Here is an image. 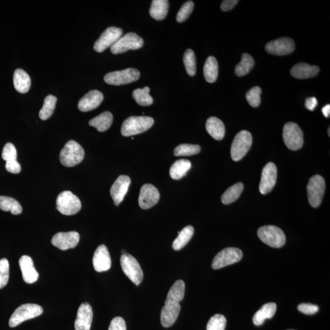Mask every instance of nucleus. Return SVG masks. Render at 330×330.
Masks as SVG:
<instances>
[{"label": "nucleus", "instance_id": "obj_1", "mask_svg": "<svg viewBox=\"0 0 330 330\" xmlns=\"http://www.w3.org/2000/svg\"><path fill=\"white\" fill-rule=\"evenodd\" d=\"M85 157V150L77 142L68 141L61 150L60 160L61 164L66 167H73L83 161Z\"/></svg>", "mask_w": 330, "mask_h": 330}, {"label": "nucleus", "instance_id": "obj_2", "mask_svg": "<svg viewBox=\"0 0 330 330\" xmlns=\"http://www.w3.org/2000/svg\"><path fill=\"white\" fill-rule=\"evenodd\" d=\"M154 123V119L149 116L129 117L123 122L121 134L124 137H131L141 134L152 128Z\"/></svg>", "mask_w": 330, "mask_h": 330}, {"label": "nucleus", "instance_id": "obj_3", "mask_svg": "<svg viewBox=\"0 0 330 330\" xmlns=\"http://www.w3.org/2000/svg\"><path fill=\"white\" fill-rule=\"evenodd\" d=\"M43 313V308L38 304L27 303L17 308L11 317L9 325L11 328L19 325L26 320L35 318Z\"/></svg>", "mask_w": 330, "mask_h": 330}, {"label": "nucleus", "instance_id": "obj_4", "mask_svg": "<svg viewBox=\"0 0 330 330\" xmlns=\"http://www.w3.org/2000/svg\"><path fill=\"white\" fill-rule=\"evenodd\" d=\"M258 236L262 242L271 247L279 248L286 243L285 233L280 228L273 225L261 227L258 231Z\"/></svg>", "mask_w": 330, "mask_h": 330}, {"label": "nucleus", "instance_id": "obj_5", "mask_svg": "<svg viewBox=\"0 0 330 330\" xmlns=\"http://www.w3.org/2000/svg\"><path fill=\"white\" fill-rule=\"evenodd\" d=\"M252 143V135L248 131H242L234 138L231 148V155L234 161L238 162L248 153Z\"/></svg>", "mask_w": 330, "mask_h": 330}, {"label": "nucleus", "instance_id": "obj_6", "mask_svg": "<svg viewBox=\"0 0 330 330\" xmlns=\"http://www.w3.org/2000/svg\"><path fill=\"white\" fill-rule=\"evenodd\" d=\"M57 209L61 214L73 215L82 208V204L78 197L70 191H64L58 196L56 200Z\"/></svg>", "mask_w": 330, "mask_h": 330}, {"label": "nucleus", "instance_id": "obj_7", "mask_svg": "<svg viewBox=\"0 0 330 330\" xmlns=\"http://www.w3.org/2000/svg\"><path fill=\"white\" fill-rule=\"evenodd\" d=\"M283 137L286 146L290 150H297L303 146V133L296 123H286L284 126Z\"/></svg>", "mask_w": 330, "mask_h": 330}, {"label": "nucleus", "instance_id": "obj_8", "mask_svg": "<svg viewBox=\"0 0 330 330\" xmlns=\"http://www.w3.org/2000/svg\"><path fill=\"white\" fill-rule=\"evenodd\" d=\"M325 190V182L321 175L317 174L311 177L308 184L307 192L310 205L318 208L322 201Z\"/></svg>", "mask_w": 330, "mask_h": 330}, {"label": "nucleus", "instance_id": "obj_9", "mask_svg": "<svg viewBox=\"0 0 330 330\" xmlns=\"http://www.w3.org/2000/svg\"><path fill=\"white\" fill-rule=\"evenodd\" d=\"M121 265L124 274L136 286L140 285L143 280V272L140 264L134 257L128 253L122 255Z\"/></svg>", "mask_w": 330, "mask_h": 330}, {"label": "nucleus", "instance_id": "obj_10", "mask_svg": "<svg viewBox=\"0 0 330 330\" xmlns=\"http://www.w3.org/2000/svg\"><path fill=\"white\" fill-rule=\"evenodd\" d=\"M140 77V71L134 68H129L107 73L104 77V81L107 84L119 86L137 81Z\"/></svg>", "mask_w": 330, "mask_h": 330}, {"label": "nucleus", "instance_id": "obj_11", "mask_svg": "<svg viewBox=\"0 0 330 330\" xmlns=\"http://www.w3.org/2000/svg\"><path fill=\"white\" fill-rule=\"evenodd\" d=\"M143 45V39L140 36L134 33H129L111 47V52L115 55L123 54L130 50H138Z\"/></svg>", "mask_w": 330, "mask_h": 330}, {"label": "nucleus", "instance_id": "obj_12", "mask_svg": "<svg viewBox=\"0 0 330 330\" xmlns=\"http://www.w3.org/2000/svg\"><path fill=\"white\" fill-rule=\"evenodd\" d=\"M243 258V252L237 248H226L223 249L215 256L212 261L213 269L218 270L220 268L238 263Z\"/></svg>", "mask_w": 330, "mask_h": 330}, {"label": "nucleus", "instance_id": "obj_13", "mask_svg": "<svg viewBox=\"0 0 330 330\" xmlns=\"http://www.w3.org/2000/svg\"><path fill=\"white\" fill-rule=\"evenodd\" d=\"M123 31L121 29L115 27L108 28L101 34L99 39L95 41L94 49L98 53H101L107 48L112 47L121 38Z\"/></svg>", "mask_w": 330, "mask_h": 330}, {"label": "nucleus", "instance_id": "obj_14", "mask_svg": "<svg viewBox=\"0 0 330 330\" xmlns=\"http://www.w3.org/2000/svg\"><path fill=\"white\" fill-rule=\"evenodd\" d=\"M265 48L268 54L283 56L294 52L295 43L292 39L284 37L267 43Z\"/></svg>", "mask_w": 330, "mask_h": 330}, {"label": "nucleus", "instance_id": "obj_15", "mask_svg": "<svg viewBox=\"0 0 330 330\" xmlns=\"http://www.w3.org/2000/svg\"><path fill=\"white\" fill-rule=\"evenodd\" d=\"M160 199L158 189L153 185L146 184L141 188L139 195V206L143 209H148L157 205Z\"/></svg>", "mask_w": 330, "mask_h": 330}, {"label": "nucleus", "instance_id": "obj_16", "mask_svg": "<svg viewBox=\"0 0 330 330\" xmlns=\"http://www.w3.org/2000/svg\"><path fill=\"white\" fill-rule=\"evenodd\" d=\"M277 179V168L274 163H268L262 172L260 191L263 195L271 192L275 186Z\"/></svg>", "mask_w": 330, "mask_h": 330}, {"label": "nucleus", "instance_id": "obj_17", "mask_svg": "<svg viewBox=\"0 0 330 330\" xmlns=\"http://www.w3.org/2000/svg\"><path fill=\"white\" fill-rule=\"evenodd\" d=\"M80 240L79 234L75 231L67 233H58L53 237L52 243L61 250L75 248L79 244Z\"/></svg>", "mask_w": 330, "mask_h": 330}, {"label": "nucleus", "instance_id": "obj_18", "mask_svg": "<svg viewBox=\"0 0 330 330\" xmlns=\"http://www.w3.org/2000/svg\"><path fill=\"white\" fill-rule=\"evenodd\" d=\"M131 183L130 177L128 175H121L112 185L110 189V195L116 206H118L124 199Z\"/></svg>", "mask_w": 330, "mask_h": 330}, {"label": "nucleus", "instance_id": "obj_19", "mask_svg": "<svg viewBox=\"0 0 330 330\" xmlns=\"http://www.w3.org/2000/svg\"><path fill=\"white\" fill-rule=\"evenodd\" d=\"M93 311L87 302L80 305L75 322V330H90Z\"/></svg>", "mask_w": 330, "mask_h": 330}, {"label": "nucleus", "instance_id": "obj_20", "mask_svg": "<svg viewBox=\"0 0 330 330\" xmlns=\"http://www.w3.org/2000/svg\"><path fill=\"white\" fill-rule=\"evenodd\" d=\"M92 264L95 270L97 272H103L110 270L112 266V260L109 249L106 245L98 246L92 259Z\"/></svg>", "mask_w": 330, "mask_h": 330}, {"label": "nucleus", "instance_id": "obj_21", "mask_svg": "<svg viewBox=\"0 0 330 330\" xmlns=\"http://www.w3.org/2000/svg\"><path fill=\"white\" fill-rule=\"evenodd\" d=\"M181 308L180 303L165 301L160 316L162 326L169 328L173 325L180 314Z\"/></svg>", "mask_w": 330, "mask_h": 330}, {"label": "nucleus", "instance_id": "obj_22", "mask_svg": "<svg viewBox=\"0 0 330 330\" xmlns=\"http://www.w3.org/2000/svg\"><path fill=\"white\" fill-rule=\"evenodd\" d=\"M104 95L97 90H92L85 94L80 100L78 108L83 112H88L93 110L103 103Z\"/></svg>", "mask_w": 330, "mask_h": 330}, {"label": "nucleus", "instance_id": "obj_23", "mask_svg": "<svg viewBox=\"0 0 330 330\" xmlns=\"http://www.w3.org/2000/svg\"><path fill=\"white\" fill-rule=\"evenodd\" d=\"M18 263H19L24 282L28 284H33L38 281L39 273L36 270L32 258L27 255L22 256Z\"/></svg>", "mask_w": 330, "mask_h": 330}, {"label": "nucleus", "instance_id": "obj_24", "mask_svg": "<svg viewBox=\"0 0 330 330\" xmlns=\"http://www.w3.org/2000/svg\"><path fill=\"white\" fill-rule=\"evenodd\" d=\"M319 67L317 66H311L305 63L295 64L291 70V74L293 77L298 79H306L312 78L319 72Z\"/></svg>", "mask_w": 330, "mask_h": 330}, {"label": "nucleus", "instance_id": "obj_25", "mask_svg": "<svg viewBox=\"0 0 330 330\" xmlns=\"http://www.w3.org/2000/svg\"><path fill=\"white\" fill-rule=\"evenodd\" d=\"M14 86L16 91L24 94L29 92L31 87V79L26 71L21 69L15 70L13 77Z\"/></svg>", "mask_w": 330, "mask_h": 330}, {"label": "nucleus", "instance_id": "obj_26", "mask_svg": "<svg viewBox=\"0 0 330 330\" xmlns=\"http://www.w3.org/2000/svg\"><path fill=\"white\" fill-rule=\"evenodd\" d=\"M206 128L211 137L216 140H221L224 137L225 127L223 122L216 117L207 120Z\"/></svg>", "mask_w": 330, "mask_h": 330}, {"label": "nucleus", "instance_id": "obj_27", "mask_svg": "<svg viewBox=\"0 0 330 330\" xmlns=\"http://www.w3.org/2000/svg\"><path fill=\"white\" fill-rule=\"evenodd\" d=\"M276 311V304L274 303H268L263 305L253 316V323L255 325H263L267 319H271Z\"/></svg>", "mask_w": 330, "mask_h": 330}, {"label": "nucleus", "instance_id": "obj_28", "mask_svg": "<svg viewBox=\"0 0 330 330\" xmlns=\"http://www.w3.org/2000/svg\"><path fill=\"white\" fill-rule=\"evenodd\" d=\"M169 9L168 0H153L151 4L149 14L156 20L165 19Z\"/></svg>", "mask_w": 330, "mask_h": 330}, {"label": "nucleus", "instance_id": "obj_29", "mask_svg": "<svg viewBox=\"0 0 330 330\" xmlns=\"http://www.w3.org/2000/svg\"><path fill=\"white\" fill-rule=\"evenodd\" d=\"M113 116L109 112H105L89 121V125L97 129L98 132H103L109 129L113 123Z\"/></svg>", "mask_w": 330, "mask_h": 330}, {"label": "nucleus", "instance_id": "obj_30", "mask_svg": "<svg viewBox=\"0 0 330 330\" xmlns=\"http://www.w3.org/2000/svg\"><path fill=\"white\" fill-rule=\"evenodd\" d=\"M192 166V163L189 160L181 159L177 160L171 166L169 169V174L172 179L179 180L186 175L188 171Z\"/></svg>", "mask_w": 330, "mask_h": 330}, {"label": "nucleus", "instance_id": "obj_31", "mask_svg": "<svg viewBox=\"0 0 330 330\" xmlns=\"http://www.w3.org/2000/svg\"><path fill=\"white\" fill-rule=\"evenodd\" d=\"M204 75L207 82L214 83L218 75V64L214 57H209L204 66Z\"/></svg>", "mask_w": 330, "mask_h": 330}, {"label": "nucleus", "instance_id": "obj_32", "mask_svg": "<svg viewBox=\"0 0 330 330\" xmlns=\"http://www.w3.org/2000/svg\"><path fill=\"white\" fill-rule=\"evenodd\" d=\"M186 285L183 280H177L169 290L166 301L180 303L183 300Z\"/></svg>", "mask_w": 330, "mask_h": 330}, {"label": "nucleus", "instance_id": "obj_33", "mask_svg": "<svg viewBox=\"0 0 330 330\" xmlns=\"http://www.w3.org/2000/svg\"><path fill=\"white\" fill-rule=\"evenodd\" d=\"M194 228L192 226L185 227L179 233V236L172 243V248L175 251L180 250L186 246L193 236Z\"/></svg>", "mask_w": 330, "mask_h": 330}, {"label": "nucleus", "instance_id": "obj_34", "mask_svg": "<svg viewBox=\"0 0 330 330\" xmlns=\"http://www.w3.org/2000/svg\"><path fill=\"white\" fill-rule=\"evenodd\" d=\"M0 209L11 212L13 215H19L22 212V208L16 199L5 196H0Z\"/></svg>", "mask_w": 330, "mask_h": 330}, {"label": "nucleus", "instance_id": "obj_35", "mask_svg": "<svg viewBox=\"0 0 330 330\" xmlns=\"http://www.w3.org/2000/svg\"><path fill=\"white\" fill-rule=\"evenodd\" d=\"M243 184L242 183L233 185L227 189L221 196V202L224 205H230L239 198L243 190Z\"/></svg>", "mask_w": 330, "mask_h": 330}, {"label": "nucleus", "instance_id": "obj_36", "mask_svg": "<svg viewBox=\"0 0 330 330\" xmlns=\"http://www.w3.org/2000/svg\"><path fill=\"white\" fill-rule=\"evenodd\" d=\"M255 66L253 58L247 54H243L242 60L235 68V73L238 77H243L248 74Z\"/></svg>", "mask_w": 330, "mask_h": 330}, {"label": "nucleus", "instance_id": "obj_37", "mask_svg": "<svg viewBox=\"0 0 330 330\" xmlns=\"http://www.w3.org/2000/svg\"><path fill=\"white\" fill-rule=\"evenodd\" d=\"M57 101V98L54 95H48L45 98L44 105L39 113L40 119L45 121L50 118L56 107Z\"/></svg>", "mask_w": 330, "mask_h": 330}, {"label": "nucleus", "instance_id": "obj_38", "mask_svg": "<svg viewBox=\"0 0 330 330\" xmlns=\"http://www.w3.org/2000/svg\"><path fill=\"white\" fill-rule=\"evenodd\" d=\"M150 88L146 86L143 89H137L133 92V97L136 103L141 106H149L153 104V98L149 94Z\"/></svg>", "mask_w": 330, "mask_h": 330}, {"label": "nucleus", "instance_id": "obj_39", "mask_svg": "<svg viewBox=\"0 0 330 330\" xmlns=\"http://www.w3.org/2000/svg\"><path fill=\"white\" fill-rule=\"evenodd\" d=\"M183 61L187 73L191 77L195 75L196 72V60L195 53L192 49H187L185 52Z\"/></svg>", "mask_w": 330, "mask_h": 330}, {"label": "nucleus", "instance_id": "obj_40", "mask_svg": "<svg viewBox=\"0 0 330 330\" xmlns=\"http://www.w3.org/2000/svg\"><path fill=\"white\" fill-rule=\"evenodd\" d=\"M200 151V147L197 144H182L175 148L174 154L175 156H191L198 154Z\"/></svg>", "mask_w": 330, "mask_h": 330}, {"label": "nucleus", "instance_id": "obj_41", "mask_svg": "<svg viewBox=\"0 0 330 330\" xmlns=\"http://www.w3.org/2000/svg\"><path fill=\"white\" fill-rule=\"evenodd\" d=\"M226 326V319L221 314H215L209 320L206 330H224Z\"/></svg>", "mask_w": 330, "mask_h": 330}, {"label": "nucleus", "instance_id": "obj_42", "mask_svg": "<svg viewBox=\"0 0 330 330\" xmlns=\"http://www.w3.org/2000/svg\"><path fill=\"white\" fill-rule=\"evenodd\" d=\"M262 89L259 86H255L246 94V98L250 106L254 108L260 106L261 104V94Z\"/></svg>", "mask_w": 330, "mask_h": 330}, {"label": "nucleus", "instance_id": "obj_43", "mask_svg": "<svg viewBox=\"0 0 330 330\" xmlns=\"http://www.w3.org/2000/svg\"><path fill=\"white\" fill-rule=\"evenodd\" d=\"M9 277V264L6 258L0 260V289L7 285Z\"/></svg>", "mask_w": 330, "mask_h": 330}, {"label": "nucleus", "instance_id": "obj_44", "mask_svg": "<svg viewBox=\"0 0 330 330\" xmlns=\"http://www.w3.org/2000/svg\"><path fill=\"white\" fill-rule=\"evenodd\" d=\"M194 3L192 1L187 2L182 6L176 16V20L179 23H183L189 17L193 11Z\"/></svg>", "mask_w": 330, "mask_h": 330}, {"label": "nucleus", "instance_id": "obj_45", "mask_svg": "<svg viewBox=\"0 0 330 330\" xmlns=\"http://www.w3.org/2000/svg\"><path fill=\"white\" fill-rule=\"evenodd\" d=\"M2 157L6 162L9 161V160H16L17 153L14 145L11 143H6L4 147H3Z\"/></svg>", "mask_w": 330, "mask_h": 330}, {"label": "nucleus", "instance_id": "obj_46", "mask_svg": "<svg viewBox=\"0 0 330 330\" xmlns=\"http://www.w3.org/2000/svg\"><path fill=\"white\" fill-rule=\"evenodd\" d=\"M298 310L300 312L307 315H313L318 312L319 308L317 305L311 303H301L298 306Z\"/></svg>", "mask_w": 330, "mask_h": 330}, {"label": "nucleus", "instance_id": "obj_47", "mask_svg": "<svg viewBox=\"0 0 330 330\" xmlns=\"http://www.w3.org/2000/svg\"><path fill=\"white\" fill-rule=\"evenodd\" d=\"M109 330H127L125 320L121 317H116L110 323Z\"/></svg>", "mask_w": 330, "mask_h": 330}, {"label": "nucleus", "instance_id": "obj_48", "mask_svg": "<svg viewBox=\"0 0 330 330\" xmlns=\"http://www.w3.org/2000/svg\"><path fill=\"white\" fill-rule=\"evenodd\" d=\"M6 169L8 172L12 174L20 173L21 170L20 163L16 160H9L6 162Z\"/></svg>", "mask_w": 330, "mask_h": 330}, {"label": "nucleus", "instance_id": "obj_49", "mask_svg": "<svg viewBox=\"0 0 330 330\" xmlns=\"http://www.w3.org/2000/svg\"><path fill=\"white\" fill-rule=\"evenodd\" d=\"M239 3L237 0H224L222 2L221 5V9L222 11L227 12L231 10Z\"/></svg>", "mask_w": 330, "mask_h": 330}, {"label": "nucleus", "instance_id": "obj_50", "mask_svg": "<svg viewBox=\"0 0 330 330\" xmlns=\"http://www.w3.org/2000/svg\"><path fill=\"white\" fill-rule=\"evenodd\" d=\"M317 104H318V101L316 97H310L307 98L306 101H305V106L307 109L313 111L317 106Z\"/></svg>", "mask_w": 330, "mask_h": 330}, {"label": "nucleus", "instance_id": "obj_51", "mask_svg": "<svg viewBox=\"0 0 330 330\" xmlns=\"http://www.w3.org/2000/svg\"><path fill=\"white\" fill-rule=\"evenodd\" d=\"M322 113L323 115L325 116V118H329L330 115V106L329 104L326 105L324 107H323L322 109Z\"/></svg>", "mask_w": 330, "mask_h": 330}, {"label": "nucleus", "instance_id": "obj_52", "mask_svg": "<svg viewBox=\"0 0 330 330\" xmlns=\"http://www.w3.org/2000/svg\"><path fill=\"white\" fill-rule=\"evenodd\" d=\"M121 252H122V255L127 253V252H126V251L124 250V249H123V250H122Z\"/></svg>", "mask_w": 330, "mask_h": 330}, {"label": "nucleus", "instance_id": "obj_53", "mask_svg": "<svg viewBox=\"0 0 330 330\" xmlns=\"http://www.w3.org/2000/svg\"><path fill=\"white\" fill-rule=\"evenodd\" d=\"M328 135H329V136H330V129H329V128H328Z\"/></svg>", "mask_w": 330, "mask_h": 330}, {"label": "nucleus", "instance_id": "obj_54", "mask_svg": "<svg viewBox=\"0 0 330 330\" xmlns=\"http://www.w3.org/2000/svg\"><path fill=\"white\" fill-rule=\"evenodd\" d=\"M289 330H294V329H289Z\"/></svg>", "mask_w": 330, "mask_h": 330}]
</instances>
